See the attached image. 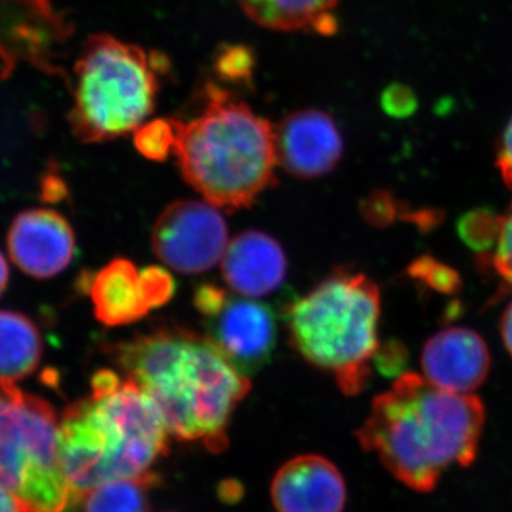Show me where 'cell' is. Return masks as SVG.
Here are the masks:
<instances>
[{"mask_svg":"<svg viewBox=\"0 0 512 512\" xmlns=\"http://www.w3.org/2000/svg\"><path fill=\"white\" fill-rule=\"evenodd\" d=\"M43 355V339L33 320L19 312L0 311V384L32 375Z\"/></svg>","mask_w":512,"mask_h":512,"instance_id":"obj_18","label":"cell"},{"mask_svg":"<svg viewBox=\"0 0 512 512\" xmlns=\"http://www.w3.org/2000/svg\"><path fill=\"white\" fill-rule=\"evenodd\" d=\"M271 495L276 512H343L348 488L332 461L305 454L279 468Z\"/></svg>","mask_w":512,"mask_h":512,"instance_id":"obj_14","label":"cell"},{"mask_svg":"<svg viewBox=\"0 0 512 512\" xmlns=\"http://www.w3.org/2000/svg\"><path fill=\"white\" fill-rule=\"evenodd\" d=\"M339 0H237L249 19L278 32L312 30L332 35L338 22L332 15Z\"/></svg>","mask_w":512,"mask_h":512,"instance_id":"obj_17","label":"cell"},{"mask_svg":"<svg viewBox=\"0 0 512 512\" xmlns=\"http://www.w3.org/2000/svg\"><path fill=\"white\" fill-rule=\"evenodd\" d=\"M380 311L375 282L340 269L288 306L286 325L303 359L335 377L346 396H356L372 375Z\"/></svg>","mask_w":512,"mask_h":512,"instance_id":"obj_5","label":"cell"},{"mask_svg":"<svg viewBox=\"0 0 512 512\" xmlns=\"http://www.w3.org/2000/svg\"><path fill=\"white\" fill-rule=\"evenodd\" d=\"M394 208H396V204H394L393 198L389 194L377 192L365 201L363 214L373 224H386L390 217H393Z\"/></svg>","mask_w":512,"mask_h":512,"instance_id":"obj_27","label":"cell"},{"mask_svg":"<svg viewBox=\"0 0 512 512\" xmlns=\"http://www.w3.org/2000/svg\"><path fill=\"white\" fill-rule=\"evenodd\" d=\"M491 261L495 272L512 285V202L501 220L500 235L493 249Z\"/></svg>","mask_w":512,"mask_h":512,"instance_id":"obj_24","label":"cell"},{"mask_svg":"<svg viewBox=\"0 0 512 512\" xmlns=\"http://www.w3.org/2000/svg\"><path fill=\"white\" fill-rule=\"evenodd\" d=\"M407 360H409V353H407L403 343L397 342V340H390V342L379 346L373 362H375L377 370L383 376L399 377L403 375Z\"/></svg>","mask_w":512,"mask_h":512,"instance_id":"obj_26","label":"cell"},{"mask_svg":"<svg viewBox=\"0 0 512 512\" xmlns=\"http://www.w3.org/2000/svg\"><path fill=\"white\" fill-rule=\"evenodd\" d=\"M417 97L410 87L404 84L394 83L384 90L382 96V107L387 116L394 119H406L416 111Z\"/></svg>","mask_w":512,"mask_h":512,"instance_id":"obj_25","label":"cell"},{"mask_svg":"<svg viewBox=\"0 0 512 512\" xmlns=\"http://www.w3.org/2000/svg\"><path fill=\"white\" fill-rule=\"evenodd\" d=\"M286 268L285 252L278 241L255 229L229 241L221 261L225 284L252 299L276 291L284 282Z\"/></svg>","mask_w":512,"mask_h":512,"instance_id":"obj_15","label":"cell"},{"mask_svg":"<svg viewBox=\"0 0 512 512\" xmlns=\"http://www.w3.org/2000/svg\"><path fill=\"white\" fill-rule=\"evenodd\" d=\"M89 293L94 315L107 326L130 325L154 309L143 271L127 259H114L96 272Z\"/></svg>","mask_w":512,"mask_h":512,"instance_id":"obj_16","label":"cell"},{"mask_svg":"<svg viewBox=\"0 0 512 512\" xmlns=\"http://www.w3.org/2000/svg\"><path fill=\"white\" fill-rule=\"evenodd\" d=\"M421 369L434 386L451 393L471 394L487 380L490 350L474 330H441L424 345Z\"/></svg>","mask_w":512,"mask_h":512,"instance_id":"obj_13","label":"cell"},{"mask_svg":"<svg viewBox=\"0 0 512 512\" xmlns=\"http://www.w3.org/2000/svg\"><path fill=\"white\" fill-rule=\"evenodd\" d=\"M208 338L245 376L269 363L278 339L275 313L265 303L234 298L218 286L205 284L195 291Z\"/></svg>","mask_w":512,"mask_h":512,"instance_id":"obj_8","label":"cell"},{"mask_svg":"<svg viewBox=\"0 0 512 512\" xmlns=\"http://www.w3.org/2000/svg\"><path fill=\"white\" fill-rule=\"evenodd\" d=\"M70 36V23L50 0H0V63L3 79L22 63L49 74H62L59 49Z\"/></svg>","mask_w":512,"mask_h":512,"instance_id":"obj_10","label":"cell"},{"mask_svg":"<svg viewBox=\"0 0 512 512\" xmlns=\"http://www.w3.org/2000/svg\"><path fill=\"white\" fill-rule=\"evenodd\" d=\"M178 120L154 119L144 121L134 131V146L147 160L164 161L177 146Z\"/></svg>","mask_w":512,"mask_h":512,"instance_id":"obj_20","label":"cell"},{"mask_svg":"<svg viewBox=\"0 0 512 512\" xmlns=\"http://www.w3.org/2000/svg\"><path fill=\"white\" fill-rule=\"evenodd\" d=\"M228 244L227 224L218 207L207 201L173 202L154 225L156 255L180 274L210 271L222 261Z\"/></svg>","mask_w":512,"mask_h":512,"instance_id":"obj_9","label":"cell"},{"mask_svg":"<svg viewBox=\"0 0 512 512\" xmlns=\"http://www.w3.org/2000/svg\"><path fill=\"white\" fill-rule=\"evenodd\" d=\"M127 379L157 404L175 439L224 450L232 413L251 383L208 336L157 329L114 346Z\"/></svg>","mask_w":512,"mask_h":512,"instance_id":"obj_2","label":"cell"},{"mask_svg":"<svg viewBox=\"0 0 512 512\" xmlns=\"http://www.w3.org/2000/svg\"><path fill=\"white\" fill-rule=\"evenodd\" d=\"M10 258L33 278L59 275L72 262L76 239L62 214L47 208L20 212L8 234Z\"/></svg>","mask_w":512,"mask_h":512,"instance_id":"obj_11","label":"cell"},{"mask_svg":"<svg viewBox=\"0 0 512 512\" xmlns=\"http://www.w3.org/2000/svg\"><path fill=\"white\" fill-rule=\"evenodd\" d=\"M0 512H23L12 494L0 485Z\"/></svg>","mask_w":512,"mask_h":512,"instance_id":"obj_30","label":"cell"},{"mask_svg":"<svg viewBox=\"0 0 512 512\" xmlns=\"http://www.w3.org/2000/svg\"><path fill=\"white\" fill-rule=\"evenodd\" d=\"M168 431L157 404L133 380L111 370L92 379V394L60 421V463L72 505L97 485L150 476L167 454Z\"/></svg>","mask_w":512,"mask_h":512,"instance_id":"obj_3","label":"cell"},{"mask_svg":"<svg viewBox=\"0 0 512 512\" xmlns=\"http://www.w3.org/2000/svg\"><path fill=\"white\" fill-rule=\"evenodd\" d=\"M409 275L421 285L429 286L440 293H454L460 288L461 281L456 271L441 264L437 259L423 256L409 266Z\"/></svg>","mask_w":512,"mask_h":512,"instance_id":"obj_23","label":"cell"},{"mask_svg":"<svg viewBox=\"0 0 512 512\" xmlns=\"http://www.w3.org/2000/svg\"><path fill=\"white\" fill-rule=\"evenodd\" d=\"M164 60L117 37L90 36L69 82L74 136L106 143L134 133L156 107Z\"/></svg>","mask_w":512,"mask_h":512,"instance_id":"obj_6","label":"cell"},{"mask_svg":"<svg viewBox=\"0 0 512 512\" xmlns=\"http://www.w3.org/2000/svg\"><path fill=\"white\" fill-rule=\"evenodd\" d=\"M214 70L224 82L249 84L255 70V56L251 47L227 45L217 50L214 57Z\"/></svg>","mask_w":512,"mask_h":512,"instance_id":"obj_22","label":"cell"},{"mask_svg":"<svg viewBox=\"0 0 512 512\" xmlns=\"http://www.w3.org/2000/svg\"><path fill=\"white\" fill-rule=\"evenodd\" d=\"M157 477L119 478L97 485L82 501L84 512H150L148 491Z\"/></svg>","mask_w":512,"mask_h":512,"instance_id":"obj_19","label":"cell"},{"mask_svg":"<svg viewBox=\"0 0 512 512\" xmlns=\"http://www.w3.org/2000/svg\"><path fill=\"white\" fill-rule=\"evenodd\" d=\"M279 165L298 178L329 174L343 154L335 121L320 110H298L275 127Z\"/></svg>","mask_w":512,"mask_h":512,"instance_id":"obj_12","label":"cell"},{"mask_svg":"<svg viewBox=\"0 0 512 512\" xmlns=\"http://www.w3.org/2000/svg\"><path fill=\"white\" fill-rule=\"evenodd\" d=\"M0 485L23 512L72 507L60 463V421L46 400L0 384Z\"/></svg>","mask_w":512,"mask_h":512,"instance_id":"obj_7","label":"cell"},{"mask_svg":"<svg viewBox=\"0 0 512 512\" xmlns=\"http://www.w3.org/2000/svg\"><path fill=\"white\" fill-rule=\"evenodd\" d=\"M501 338H503L505 349L512 357V301L501 316Z\"/></svg>","mask_w":512,"mask_h":512,"instance_id":"obj_29","label":"cell"},{"mask_svg":"<svg viewBox=\"0 0 512 512\" xmlns=\"http://www.w3.org/2000/svg\"><path fill=\"white\" fill-rule=\"evenodd\" d=\"M503 215L490 210L468 212L458 221L457 231L468 248L476 252H490L497 244Z\"/></svg>","mask_w":512,"mask_h":512,"instance_id":"obj_21","label":"cell"},{"mask_svg":"<svg viewBox=\"0 0 512 512\" xmlns=\"http://www.w3.org/2000/svg\"><path fill=\"white\" fill-rule=\"evenodd\" d=\"M9 281V268L8 264H6L5 258L0 254V295H2L3 291L6 289V285H8Z\"/></svg>","mask_w":512,"mask_h":512,"instance_id":"obj_31","label":"cell"},{"mask_svg":"<svg viewBox=\"0 0 512 512\" xmlns=\"http://www.w3.org/2000/svg\"><path fill=\"white\" fill-rule=\"evenodd\" d=\"M501 177L508 188L512 190V117L505 127L503 137L497 148V160H495Z\"/></svg>","mask_w":512,"mask_h":512,"instance_id":"obj_28","label":"cell"},{"mask_svg":"<svg viewBox=\"0 0 512 512\" xmlns=\"http://www.w3.org/2000/svg\"><path fill=\"white\" fill-rule=\"evenodd\" d=\"M204 92L201 113L178 120L174 154L181 173L215 207H251L275 183V127L218 84L208 83Z\"/></svg>","mask_w":512,"mask_h":512,"instance_id":"obj_4","label":"cell"},{"mask_svg":"<svg viewBox=\"0 0 512 512\" xmlns=\"http://www.w3.org/2000/svg\"><path fill=\"white\" fill-rule=\"evenodd\" d=\"M484 423V404L474 394L447 392L403 373L373 400L356 437L397 481L426 494L448 468L474 463Z\"/></svg>","mask_w":512,"mask_h":512,"instance_id":"obj_1","label":"cell"}]
</instances>
